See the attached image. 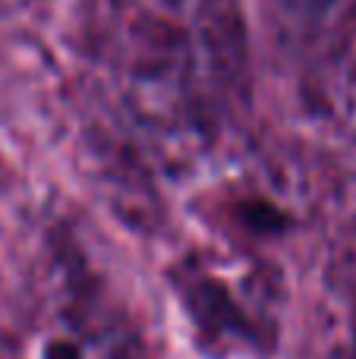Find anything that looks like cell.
I'll return each mask as SVG.
<instances>
[{
	"label": "cell",
	"instance_id": "1",
	"mask_svg": "<svg viewBox=\"0 0 356 359\" xmlns=\"http://www.w3.org/2000/svg\"><path fill=\"white\" fill-rule=\"evenodd\" d=\"M48 359H79V350L73 344H50L48 347Z\"/></svg>",
	"mask_w": 356,
	"mask_h": 359
}]
</instances>
